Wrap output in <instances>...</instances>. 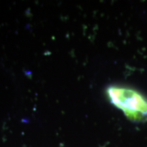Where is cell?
Instances as JSON below:
<instances>
[{"mask_svg":"<svg viewBox=\"0 0 147 147\" xmlns=\"http://www.w3.org/2000/svg\"><path fill=\"white\" fill-rule=\"evenodd\" d=\"M107 93L110 102L129 119L135 121L147 120V99L138 91L128 87L111 86Z\"/></svg>","mask_w":147,"mask_h":147,"instance_id":"obj_1","label":"cell"}]
</instances>
